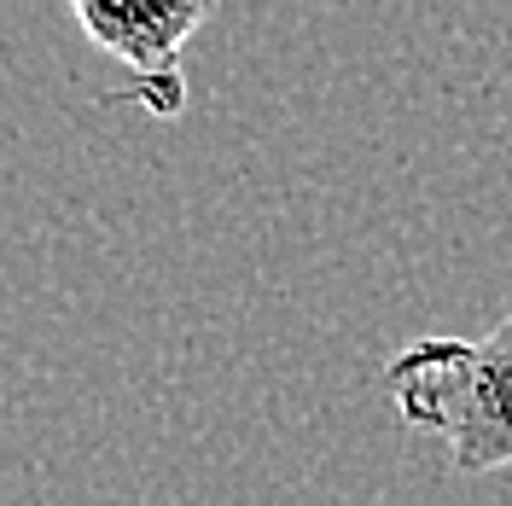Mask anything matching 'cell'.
Segmentation results:
<instances>
[{"label": "cell", "instance_id": "6da1fadb", "mask_svg": "<svg viewBox=\"0 0 512 506\" xmlns=\"http://www.w3.org/2000/svg\"><path fill=\"white\" fill-rule=\"evenodd\" d=\"M384 379L402 425L437 437L454 472L512 466V315L483 338L431 332L396 349Z\"/></svg>", "mask_w": 512, "mask_h": 506}, {"label": "cell", "instance_id": "7a4b0ae2", "mask_svg": "<svg viewBox=\"0 0 512 506\" xmlns=\"http://www.w3.org/2000/svg\"><path fill=\"white\" fill-rule=\"evenodd\" d=\"M210 0H76V24L99 53L123 59L134 70L128 99L146 105L152 117H181L187 111V76H181V47L187 35L210 24Z\"/></svg>", "mask_w": 512, "mask_h": 506}]
</instances>
